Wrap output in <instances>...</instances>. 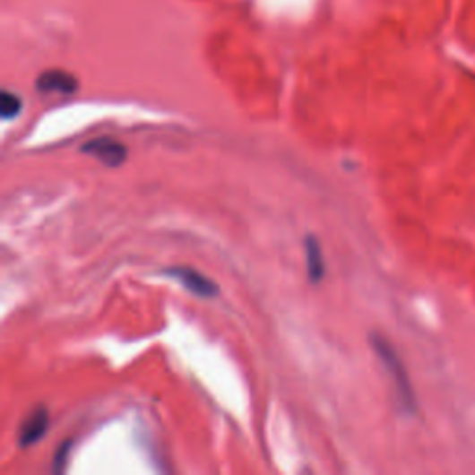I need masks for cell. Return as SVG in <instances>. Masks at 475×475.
Listing matches in <instances>:
<instances>
[{
	"label": "cell",
	"instance_id": "cell-3",
	"mask_svg": "<svg viewBox=\"0 0 475 475\" xmlns=\"http://www.w3.org/2000/svg\"><path fill=\"white\" fill-rule=\"evenodd\" d=\"M82 154H90L107 168H119L128 156L126 145L114 138H95L81 147Z\"/></svg>",
	"mask_w": 475,
	"mask_h": 475
},
{
	"label": "cell",
	"instance_id": "cell-5",
	"mask_svg": "<svg viewBox=\"0 0 475 475\" xmlns=\"http://www.w3.org/2000/svg\"><path fill=\"white\" fill-rule=\"evenodd\" d=\"M36 88L39 93H64V95H71L76 91L78 82L76 78L69 73L64 71H47L43 73L38 82Z\"/></svg>",
	"mask_w": 475,
	"mask_h": 475
},
{
	"label": "cell",
	"instance_id": "cell-7",
	"mask_svg": "<svg viewBox=\"0 0 475 475\" xmlns=\"http://www.w3.org/2000/svg\"><path fill=\"white\" fill-rule=\"evenodd\" d=\"M22 112V99L17 93H12L8 90L0 95V116L4 121L15 119Z\"/></svg>",
	"mask_w": 475,
	"mask_h": 475
},
{
	"label": "cell",
	"instance_id": "cell-6",
	"mask_svg": "<svg viewBox=\"0 0 475 475\" xmlns=\"http://www.w3.org/2000/svg\"><path fill=\"white\" fill-rule=\"evenodd\" d=\"M305 258H307V273L312 284H318L325 277V262L322 255V246L314 236L305 238Z\"/></svg>",
	"mask_w": 475,
	"mask_h": 475
},
{
	"label": "cell",
	"instance_id": "cell-1",
	"mask_svg": "<svg viewBox=\"0 0 475 475\" xmlns=\"http://www.w3.org/2000/svg\"><path fill=\"white\" fill-rule=\"evenodd\" d=\"M372 346L377 353V357L381 358V362L384 364V367L388 369V372L392 374L393 377V384H395V390H398L400 393V400L402 403L407 407V409H412L414 407V395H412V388H410V383L407 379V374L403 369V364L402 360L398 358V353H395L392 350V346L388 344V341L381 336H374L372 338Z\"/></svg>",
	"mask_w": 475,
	"mask_h": 475
},
{
	"label": "cell",
	"instance_id": "cell-4",
	"mask_svg": "<svg viewBox=\"0 0 475 475\" xmlns=\"http://www.w3.org/2000/svg\"><path fill=\"white\" fill-rule=\"evenodd\" d=\"M50 426V416L45 407H38L29 418L24 419V424L19 429V445L21 447H30L38 444L48 431Z\"/></svg>",
	"mask_w": 475,
	"mask_h": 475
},
{
	"label": "cell",
	"instance_id": "cell-8",
	"mask_svg": "<svg viewBox=\"0 0 475 475\" xmlns=\"http://www.w3.org/2000/svg\"><path fill=\"white\" fill-rule=\"evenodd\" d=\"M69 452H71V440H65L60 445V450L56 452V455H55V466H52V470H55L56 473L64 470V464H65V459H67Z\"/></svg>",
	"mask_w": 475,
	"mask_h": 475
},
{
	"label": "cell",
	"instance_id": "cell-2",
	"mask_svg": "<svg viewBox=\"0 0 475 475\" xmlns=\"http://www.w3.org/2000/svg\"><path fill=\"white\" fill-rule=\"evenodd\" d=\"M168 277L175 279L177 282H180L184 288L188 289V292L204 298V299H212L220 294V286L206 277L204 273L194 270V268H186V266H173L169 270L164 272Z\"/></svg>",
	"mask_w": 475,
	"mask_h": 475
}]
</instances>
